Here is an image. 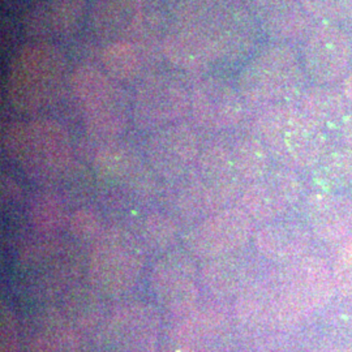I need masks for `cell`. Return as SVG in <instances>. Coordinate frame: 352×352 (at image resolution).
Returning <instances> with one entry per match:
<instances>
[{
    "mask_svg": "<svg viewBox=\"0 0 352 352\" xmlns=\"http://www.w3.org/2000/svg\"><path fill=\"white\" fill-rule=\"evenodd\" d=\"M252 133L264 144L272 160L289 170L316 167L329 151L325 129L295 103L258 111Z\"/></svg>",
    "mask_w": 352,
    "mask_h": 352,
    "instance_id": "obj_6",
    "label": "cell"
},
{
    "mask_svg": "<svg viewBox=\"0 0 352 352\" xmlns=\"http://www.w3.org/2000/svg\"><path fill=\"white\" fill-rule=\"evenodd\" d=\"M304 113L325 129L329 138H338L340 129L352 113L351 104L344 98L340 88L308 85L294 102Z\"/></svg>",
    "mask_w": 352,
    "mask_h": 352,
    "instance_id": "obj_22",
    "label": "cell"
},
{
    "mask_svg": "<svg viewBox=\"0 0 352 352\" xmlns=\"http://www.w3.org/2000/svg\"><path fill=\"white\" fill-rule=\"evenodd\" d=\"M202 146L200 129L183 120L149 133L142 153L154 175L176 182L195 166Z\"/></svg>",
    "mask_w": 352,
    "mask_h": 352,
    "instance_id": "obj_13",
    "label": "cell"
},
{
    "mask_svg": "<svg viewBox=\"0 0 352 352\" xmlns=\"http://www.w3.org/2000/svg\"><path fill=\"white\" fill-rule=\"evenodd\" d=\"M254 222L239 206H227L200 219L184 236L186 250L202 261L232 254L251 239Z\"/></svg>",
    "mask_w": 352,
    "mask_h": 352,
    "instance_id": "obj_14",
    "label": "cell"
},
{
    "mask_svg": "<svg viewBox=\"0 0 352 352\" xmlns=\"http://www.w3.org/2000/svg\"><path fill=\"white\" fill-rule=\"evenodd\" d=\"M6 157L30 179L54 183L77 167L68 128L51 116H29L7 123L1 132Z\"/></svg>",
    "mask_w": 352,
    "mask_h": 352,
    "instance_id": "obj_3",
    "label": "cell"
},
{
    "mask_svg": "<svg viewBox=\"0 0 352 352\" xmlns=\"http://www.w3.org/2000/svg\"><path fill=\"white\" fill-rule=\"evenodd\" d=\"M340 91L344 96V98L351 104L352 107V69L346 78L340 84Z\"/></svg>",
    "mask_w": 352,
    "mask_h": 352,
    "instance_id": "obj_34",
    "label": "cell"
},
{
    "mask_svg": "<svg viewBox=\"0 0 352 352\" xmlns=\"http://www.w3.org/2000/svg\"><path fill=\"white\" fill-rule=\"evenodd\" d=\"M11 1H14V0H1V4H8Z\"/></svg>",
    "mask_w": 352,
    "mask_h": 352,
    "instance_id": "obj_35",
    "label": "cell"
},
{
    "mask_svg": "<svg viewBox=\"0 0 352 352\" xmlns=\"http://www.w3.org/2000/svg\"><path fill=\"white\" fill-rule=\"evenodd\" d=\"M16 26L11 24V19L8 16H1V51L8 52L10 47L12 46V38L11 34L14 33Z\"/></svg>",
    "mask_w": 352,
    "mask_h": 352,
    "instance_id": "obj_32",
    "label": "cell"
},
{
    "mask_svg": "<svg viewBox=\"0 0 352 352\" xmlns=\"http://www.w3.org/2000/svg\"><path fill=\"white\" fill-rule=\"evenodd\" d=\"M338 139L343 144V146H347V148H351L352 149V115L342 128Z\"/></svg>",
    "mask_w": 352,
    "mask_h": 352,
    "instance_id": "obj_33",
    "label": "cell"
},
{
    "mask_svg": "<svg viewBox=\"0 0 352 352\" xmlns=\"http://www.w3.org/2000/svg\"><path fill=\"white\" fill-rule=\"evenodd\" d=\"M90 0H25L19 25L26 41H64L88 23Z\"/></svg>",
    "mask_w": 352,
    "mask_h": 352,
    "instance_id": "obj_15",
    "label": "cell"
},
{
    "mask_svg": "<svg viewBox=\"0 0 352 352\" xmlns=\"http://www.w3.org/2000/svg\"><path fill=\"white\" fill-rule=\"evenodd\" d=\"M132 232L145 252H160L164 254L173 248L177 235V226L171 217L155 212L141 219Z\"/></svg>",
    "mask_w": 352,
    "mask_h": 352,
    "instance_id": "obj_26",
    "label": "cell"
},
{
    "mask_svg": "<svg viewBox=\"0 0 352 352\" xmlns=\"http://www.w3.org/2000/svg\"><path fill=\"white\" fill-rule=\"evenodd\" d=\"M1 195H3V200L10 204V202L17 201L19 199V195H20V188L17 187V183H14L12 180V177H10L8 175H3L1 179Z\"/></svg>",
    "mask_w": 352,
    "mask_h": 352,
    "instance_id": "obj_31",
    "label": "cell"
},
{
    "mask_svg": "<svg viewBox=\"0 0 352 352\" xmlns=\"http://www.w3.org/2000/svg\"><path fill=\"white\" fill-rule=\"evenodd\" d=\"M68 96L87 135L100 144L120 139L132 122L131 96L126 87L98 63L82 62L72 67Z\"/></svg>",
    "mask_w": 352,
    "mask_h": 352,
    "instance_id": "obj_5",
    "label": "cell"
},
{
    "mask_svg": "<svg viewBox=\"0 0 352 352\" xmlns=\"http://www.w3.org/2000/svg\"><path fill=\"white\" fill-rule=\"evenodd\" d=\"M71 213L65 204L51 192L37 195L29 206V221L43 236H55L64 227H68Z\"/></svg>",
    "mask_w": 352,
    "mask_h": 352,
    "instance_id": "obj_25",
    "label": "cell"
},
{
    "mask_svg": "<svg viewBox=\"0 0 352 352\" xmlns=\"http://www.w3.org/2000/svg\"><path fill=\"white\" fill-rule=\"evenodd\" d=\"M84 266L74 244L43 236L20 252L16 272L28 294L49 298L76 287Z\"/></svg>",
    "mask_w": 352,
    "mask_h": 352,
    "instance_id": "obj_7",
    "label": "cell"
},
{
    "mask_svg": "<svg viewBox=\"0 0 352 352\" xmlns=\"http://www.w3.org/2000/svg\"><path fill=\"white\" fill-rule=\"evenodd\" d=\"M312 219L317 232L330 240L352 239L351 202L337 196L320 195L312 206Z\"/></svg>",
    "mask_w": 352,
    "mask_h": 352,
    "instance_id": "obj_23",
    "label": "cell"
},
{
    "mask_svg": "<svg viewBox=\"0 0 352 352\" xmlns=\"http://www.w3.org/2000/svg\"><path fill=\"white\" fill-rule=\"evenodd\" d=\"M302 65L314 85L340 84L352 69V38L342 25L316 23L302 41Z\"/></svg>",
    "mask_w": 352,
    "mask_h": 352,
    "instance_id": "obj_12",
    "label": "cell"
},
{
    "mask_svg": "<svg viewBox=\"0 0 352 352\" xmlns=\"http://www.w3.org/2000/svg\"><path fill=\"white\" fill-rule=\"evenodd\" d=\"M68 230L76 239L94 243L107 228L103 225L98 212L82 208L71 213Z\"/></svg>",
    "mask_w": 352,
    "mask_h": 352,
    "instance_id": "obj_29",
    "label": "cell"
},
{
    "mask_svg": "<svg viewBox=\"0 0 352 352\" xmlns=\"http://www.w3.org/2000/svg\"><path fill=\"white\" fill-rule=\"evenodd\" d=\"M315 23L352 24V0H299Z\"/></svg>",
    "mask_w": 352,
    "mask_h": 352,
    "instance_id": "obj_28",
    "label": "cell"
},
{
    "mask_svg": "<svg viewBox=\"0 0 352 352\" xmlns=\"http://www.w3.org/2000/svg\"><path fill=\"white\" fill-rule=\"evenodd\" d=\"M189 109V80L171 68L160 67L133 85L131 118L133 126L142 132L151 133L187 120Z\"/></svg>",
    "mask_w": 352,
    "mask_h": 352,
    "instance_id": "obj_9",
    "label": "cell"
},
{
    "mask_svg": "<svg viewBox=\"0 0 352 352\" xmlns=\"http://www.w3.org/2000/svg\"><path fill=\"white\" fill-rule=\"evenodd\" d=\"M333 277L340 289L352 294V239L343 244L334 266Z\"/></svg>",
    "mask_w": 352,
    "mask_h": 352,
    "instance_id": "obj_30",
    "label": "cell"
},
{
    "mask_svg": "<svg viewBox=\"0 0 352 352\" xmlns=\"http://www.w3.org/2000/svg\"><path fill=\"white\" fill-rule=\"evenodd\" d=\"M145 250L132 231L107 228L91 243L85 269L90 286L101 295H122L142 274Z\"/></svg>",
    "mask_w": 352,
    "mask_h": 352,
    "instance_id": "obj_8",
    "label": "cell"
},
{
    "mask_svg": "<svg viewBox=\"0 0 352 352\" xmlns=\"http://www.w3.org/2000/svg\"><path fill=\"white\" fill-rule=\"evenodd\" d=\"M351 38H352V32H351Z\"/></svg>",
    "mask_w": 352,
    "mask_h": 352,
    "instance_id": "obj_36",
    "label": "cell"
},
{
    "mask_svg": "<svg viewBox=\"0 0 352 352\" xmlns=\"http://www.w3.org/2000/svg\"><path fill=\"white\" fill-rule=\"evenodd\" d=\"M199 283L200 269L187 250L166 252L151 269V292L167 307L192 304L199 295Z\"/></svg>",
    "mask_w": 352,
    "mask_h": 352,
    "instance_id": "obj_19",
    "label": "cell"
},
{
    "mask_svg": "<svg viewBox=\"0 0 352 352\" xmlns=\"http://www.w3.org/2000/svg\"><path fill=\"white\" fill-rule=\"evenodd\" d=\"M189 120L200 131L212 133L231 132L244 120L248 111L236 82L219 72L189 80Z\"/></svg>",
    "mask_w": 352,
    "mask_h": 352,
    "instance_id": "obj_10",
    "label": "cell"
},
{
    "mask_svg": "<svg viewBox=\"0 0 352 352\" xmlns=\"http://www.w3.org/2000/svg\"><path fill=\"white\" fill-rule=\"evenodd\" d=\"M302 183L295 170L270 168L240 195L238 206L252 221L267 223L277 221L299 200Z\"/></svg>",
    "mask_w": 352,
    "mask_h": 352,
    "instance_id": "obj_17",
    "label": "cell"
},
{
    "mask_svg": "<svg viewBox=\"0 0 352 352\" xmlns=\"http://www.w3.org/2000/svg\"><path fill=\"white\" fill-rule=\"evenodd\" d=\"M248 266L236 253L206 260L200 267V283L215 295H231L244 287Z\"/></svg>",
    "mask_w": 352,
    "mask_h": 352,
    "instance_id": "obj_24",
    "label": "cell"
},
{
    "mask_svg": "<svg viewBox=\"0 0 352 352\" xmlns=\"http://www.w3.org/2000/svg\"><path fill=\"white\" fill-rule=\"evenodd\" d=\"M167 10H153L142 0H90L89 30L107 43L131 37H164Z\"/></svg>",
    "mask_w": 352,
    "mask_h": 352,
    "instance_id": "obj_11",
    "label": "cell"
},
{
    "mask_svg": "<svg viewBox=\"0 0 352 352\" xmlns=\"http://www.w3.org/2000/svg\"><path fill=\"white\" fill-rule=\"evenodd\" d=\"M261 36L273 43L302 45L316 23L299 0H245Z\"/></svg>",
    "mask_w": 352,
    "mask_h": 352,
    "instance_id": "obj_20",
    "label": "cell"
},
{
    "mask_svg": "<svg viewBox=\"0 0 352 352\" xmlns=\"http://www.w3.org/2000/svg\"><path fill=\"white\" fill-rule=\"evenodd\" d=\"M71 71L68 54L59 42L25 41L6 64V101L26 118L43 115L68 94Z\"/></svg>",
    "mask_w": 352,
    "mask_h": 352,
    "instance_id": "obj_2",
    "label": "cell"
},
{
    "mask_svg": "<svg viewBox=\"0 0 352 352\" xmlns=\"http://www.w3.org/2000/svg\"><path fill=\"white\" fill-rule=\"evenodd\" d=\"M317 167V176L321 183H349L352 180V149L343 146L336 151H329L320 161Z\"/></svg>",
    "mask_w": 352,
    "mask_h": 352,
    "instance_id": "obj_27",
    "label": "cell"
},
{
    "mask_svg": "<svg viewBox=\"0 0 352 352\" xmlns=\"http://www.w3.org/2000/svg\"><path fill=\"white\" fill-rule=\"evenodd\" d=\"M261 37L245 0H173L162 37L164 63L188 80L241 67Z\"/></svg>",
    "mask_w": 352,
    "mask_h": 352,
    "instance_id": "obj_1",
    "label": "cell"
},
{
    "mask_svg": "<svg viewBox=\"0 0 352 352\" xmlns=\"http://www.w3.org/2000/svg\"><path fill=\"white\" fill-rule=\"evenodd\" d=\"M235 82L247 109L258 113L294 103L308 87V76L295 46L267 42L240 67Z\"/></svg>",
    "mask_w": 352,
    "mask_h": 352,
    "instance_id": "obj_4",
    "label": "cell"
},
{
    "mask_svg": "<svg viewBox=\"0 0 352 352\" xmlns=\"http://www.w3.org/2000/svg\"><path fill=\"white\" fill-rule=\"evenodd\" d=\"M254 245L260 254L277 263H292L309 244L307 230L291 221H272L265 223L253 235Z\"/></svg>",
    "mask_w": 352,
    "mask_h": 352,
    "instance_id": "obj_21",
    "label": "cell"
},
{
    "mask_svg": "<svg viewBox=\"0 0 352 352\" xmlns=\"http://www.w3.org/2000/svg\"><path fill=\"white\" fill-rule=\"evenodd\" d=\"M102 69L120 84L135 85L164 63L162 37H131L100 45Z\"/></svg>",
    "mask_w": 352,
    "mask_h": 352,
    "instance_id": "obj_18",
    "label": "cell"
},
{
    "mask_svg": "<svg viewBox=\"0 0 352 352\" xmlns=\"http://www.w3.org/2000/svg\"><path fill=\"white\" fill-rule=\"evenodd\" d=\"M91 168L104 187L124 189L131 196L139 197L154 189L158 179L144 153L120 139L100 144L91 160Z\"/></svg>",
    "mask_w": 352,
    "mask_h": 352,
    "instance_id": "obj_16",
    "label": "cell"
}]
</instances>
